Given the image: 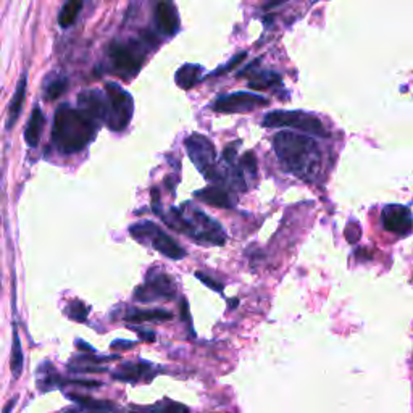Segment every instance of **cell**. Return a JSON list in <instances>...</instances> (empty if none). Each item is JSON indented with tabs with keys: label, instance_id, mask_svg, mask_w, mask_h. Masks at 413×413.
<instances>
[{
	"label": "cell",
	"instance_id": "obj_1",
	"mask_svg": "<svg viewBox=\"0 0 413 413\" xmlns=\"http://www.w3.org/2000/svg\"><path fill=\"white\" fill-rule=\"evenodd\" d=\"M273 147L284 170L306 181H313L322 165V152L312 137L292 131H279Z\"/></svg>",
	"mask_w": 413,
	"mask_h": 413
},
{
	"label": "cell",
	"instance_id": "obj_2",
	"mask_svg": "<svg viewBox=\"0 0 413 413\" xmlns=\"http://www.w3.org/2000/svg\"><path fill=\"white\" fill-rule=\"evenodd\" d=\"M99 123H96L80 108L63 103L57 108L53 120L52 141L62 154H76L86 149L96 137Z\"/></svg>",
	"mask_w": 413,
	"mask_h": 413
},
{
	"label": "cell",
	"instance_id": "obj_3",
	"mask_svg": "<svg viewBox=\"0 0 413 413\" xmlns=\"http://www.w3.org/2000/svg\"><path fill=\"white\" fill-rule=\"evenodd\" d=\"M165 223L202 244L223 245L226 243V233L220 223L191 204L183 205L181 210L171 209V218H165Z\"/></svg>",
	"mask_w": 413,
	"mask_h": 413
},
{
	"label": "cell",
	"instance_id": "obj_4",
	"mask_svg": "<svg viewBox=\"0 0 413 413\" xmlns=\"http://www.w3.org/2000/svg\"><path fill=\"white\" fill-rule=\"evenodd\" d=\"M263 126L267 128H292L312 136L328 137L329 132L319 118L310 115L306 112H288V110H276L270 112L263 118Z\"/></svg>",
	"mask_w": 413,
	"mask_h": 413
},
{
	"label": "cell",
	"instance_id": "obj_5",
	"mask_svg": "<svg viewBox=\"0 0 413 413\" xmlns=\"http://www.w3.org/2000/svg\"><path fill=\"white\" fill-rule=\"evenodd\" d=\"M105 89L108 97L105 118L107 126L116 132L126 130V126L130 125L132 118V113H134V100L115 82H108Z\"/></svg>",
	"mask_w": 413,
	"mask_h": 413
},
{
	"label": "cell",
	"instance_id": "obj_6",
	"mask_svg": "<svg viewBox=\"0 0 413 413\" xmlns=\"http://www.w3.org/2000/svg\"><path fill=\"white\" fill-rule=\"evenodd\" d=\"M176 296V284L168 273L159 268H152L147 273L146 283L136 288L134 299L137 302L171 301Z\"/></svg>",
	"mask_w": 413,
	"mask_h": 413
},
{
	"label": "cell",
	"instance_id": "obj_7",
	"mask_svg": "<svg viewBox=\"0 0 413 413\" xmlns=\"http://www.w3.org/2000/svg\"><path fill=\"white\" fill-rule=\"evenodd\" d=\"M184 146L189 159L193 160V164L197 166L199 171H202L206 179H221V176L215 171L216 152L210 139H206L202 134H191L184 141Z\"/></svg>",
	"mask_w": 413,
	"mask_h": 413
},
{
	"label": "cell",
	"instance_id": "obj_8",
	"mask_svg": "<svg viewBox=\"0 0 413 413\" xmlns=\"http://www.w3.org/2000/svg\"><path fill=\"white\" fill-rule=\"evenodd\" d=\"M136 234L139 240H149L152 247H154L157 252L164 254L165 257L171 260H181L186 257L184 249L181 247L175 239H171L168 234L164 233L155 223H152V221H141L136 228Z\"/></svg>",
	"mask_w": 413,
	"mask_h": 413
},
{
	"label": "cell",
	"instance_id": "obj_9",
	"mask_svg": "<svg viewBox=\"0 0 413 413\" xmlns=\"http://www.w3.org/2000/svg\"><path fill=\"white\" fill-rule=\"evenodd\" d=\"M110 58L116 75L131 80L139 73L144 62V53L132 44H113L110 47Z\"/></svg>",
	"mask_w": 413,
	"mask_h": 413
},
{
	"label": "cell",
	"instance_id": "obj_10",
	"mask_svg": "<svg viewBox=\"0 0 413 413\" xmlns=\"http://www.w3.org/2000/svg\"><path fill=\"white\" fill-rule=\"evenodd\" d=\"M381 221L386 231L401 238H407L413 233V215L409 206L391 204L383 209Z\"/></svg>",
	"mask_w": 413,
	"mask_h": 413
},
{
	"label": "cell",
	"instance_id": "obj_11",
	"mask_svg": "<svg viewBox=\"0 0 413 413\" xmlns=\"http://www.w3.org/2000/svg\"><path fill=\"white\" fill-rule=\"evenodd\" d=\"M267 103L268 100L258 94H252V92H234V94L220 97L213 103V108L220 113H245L267 105Z\"/></svg>",
	"mask_w": 413,
	"mask_h": 413
},
{
	"label": "cell",
	"instance_id": "obj_12",
	"mask_svg": "<svg viewBox=\"0 0 413 413\" xmlns=\"http://www.w3.org/2000/svg\"><path fill=\"white\" fill-rule=\"evenodd\" d=\"M157 370H154V367L150 363H147L144 360H137V362H126L120 365L118 371L112 373V376L118 381H125V383H137V381H150L152 378L157 376Z\"/></svg>",
	"mask_w": 413,
	"mask_h": 413
},
{
	"label": "cell",
	"instance_id": "obj_13",
	"mask_svg": "<svg viewBox=\"0 0 413 413\" xmlns=\"http://www.w3.org/2000/svg\"><path fill=\"white\" fill-rule=\"evenodd\" d=\"M78 108L82 113H86L87 116L92 118L96 123H100L105 121L107 118V102L103 100V97L100 92H97L94 89H89V91H85L81 92L80 97H78Z\"/></svg>",
	"mask_w": 413,
	"mask_h": 413
},
{
	"label": "cell",
	"instance_id": "obj_14",
	"mask_svg": "<svg viewBox=\"0 0 413 413\" xmlns=\"http://www.w3.org/2000/svg\"><path fill=\"white\" fill-rule=\"evenodd\" d=\"M155 23L165 36H173L179 29V17L171 0H160L155 8Z\"/></svg>",
	"mask_w": 413,
	"mask_h": 413
},
{
	"label": "cell",
	"instance_id": "obj_15",
	"mask_svg": "<svg viewBox=\"0 0 413 413\" xmlns=\"http://www.w3.org/2000/svg\"><path fill=\"white\" fill-rule=\"evenodd\" d=\"M65 385V380L58 375L55 371V368L51 362L42 363L37 370V387L39 391L42 392H49L53 389H58V387H63Z\"/></svg>",
	"mask_w": 413,
	"mask_h": 413
},
{
	"label": "cell",
	"instance_id": "obj_16",
	"mask_svg": "<svg viewBox=\"0 0 413 413\" xmlns=\"http://www.w3.org/2000/svg\"><path fill=\"white\" fill-rule=\"evenodd\" d=\"M195 197L211 206H216V209H231L233 206V199H231L228 191L216 188V186H210V188L197 191Z\"/></svg>",
	"mask_w": 413,
	"mask_h": 413
},
{
	"label": "cell",
	"instance_id": "obj_17",
	"mask_svg": "<svg viewBox=\"0 0 413 413\" xmlns=\"http://www.w3.org/2000/svg\"><path fill=\"white\" fill-rule=\"evenodd\" d=\"M26 85H28V76L23 75L19 78L17 91H15V96L12 97V102L8 105V121H7V130H12L17 123L19 113H21L24 97H26Z\"/></svg>",
	"mask_w": 413,
	"mask_h": 413
},
{
	"label": "cell",
	"instance_id": "obj_18",
	"mask_svg": "<svg viewBox=\"0 0 413 413\" xmlns=\"http://www.w3.org/2000/svg\"><path fill=\"white\" fill-rule=\"evenodd\" d=\"M202 71H204V68L200 65L186 63V65H183L178 71H176V75H175L176 85H178L181 89H184V91L193 89V87L199 82Z\"/></svg>",
	"mask_w": 413,
	"mask_h": 413
},
{
	"label": "cell",
	"instance_id": "obj_19",
	"mask_svg": "<svg viewBox=\"0 0 413 413\" xmlns=\"http://www.w3.org/2000/svg\"><path fill=\"white\" fill-rule=\"evenodd\" d=\"M44 121H46V118H44L41 108L36 107L31 113V118H29L26 130H24V141L29 147H37L42 134Z\"/></svg>",
	"mask_w": 413,
	"mask_h": 413
},
{
	"label": "cell",
	"instance_id": "obj_20",
	"mask_svg": "<svg viewBox=\"0 0 413 413\" xmlns=\"http://www.w3.org/2000/svg\"><path fill=\"white\" fill-rule=\"evenodd\" d=\"M173 315L166 310H130L125 319L130 323H146V322H168Z\"/></svg>",
	"mask_w": 413,
	"mask_h": 413
},
{
	"label": "cell",
	"instance_id": "obj_21",
	"mask_svg": "<svg viewBox=\"0 0 413 413\" xmlns=\"http://www.w3.org/2000/svg\"><path fill=\"white\" fill-rule=\"evenodd\" d=\"M10 370L12 376L18 380L23 373V349H21V339H19L17 324L13 326V341H12V357H10Z\"/></svg>",
	"mask_w": 413,
	"mask_h": 413
},
{
	"label": "cell",
	"instance_id": "obj_22",
	"mask_svg": "<svg viewBox=\"0 0 413 413\" xmlns=\"http://www.w3.org/2000/svg\"><path fill=\"white\" fill-rule=\"evenodd\" d=\"M82 8V0H68V2L62 7L60 17H58V23L62 28H70L71 24H75L78 15H80Z\"/></svg>",
	"mask_w": 413,
	"mask_h": 413
},
{
	"label": "cell",
	"instance_id": "obj_23",
	"mask_svg": "<svg viewBox=\"0 0 413 413\" xmlns=\"http://www.w3.org/2000/svg\"><path fill=\"white\" fill-rule=\"evenodd\" d=\"M68 399L76 402L81 409H87V410H100V412H113L115 410V404L112 402H105V401H96L91 399V397H85V396H76V394H68Z\"/></svg>",
	"mask_w": 413,
	"mask_h": 413
},
{
	"label": "cell",
	"instance_id": "obj_24",
	"mask_svg": "<svg viewBox=\"0 0 413 413\" xmlns=\"http://www.w3.org/2000/svg\"><path fill=\"white\" fill-rule=\"evenodd\" d=\"M279 82H281V78H279V75H276V73L262 71V73H257V75H254L252 80L249 81V87L254 91H265L274 85H279Z\"/></svg>",
	"mask_w": 413,
	"mask_h": 413
},
{
	"label": "cell",
	"instance_id": "obj_25",
	"mask_svg": "<svg viewBox=\"0 0 413 413\" xmlns=\"http://www.w3.org/2000/svg\"><path fill=\"white\" fill-rule=\"evenodd\" d=\"M67 86H68L67 80H63V78H57V80L49 82L46 87V92H44V97H46L49 102L57 100L58 97H60L63 92L67 91Z\"/></svg>",
	"mask_w": 413,
	"mask_h": 413
},
{
	"label": "cell",
	"instance_id": "obj_26",
	"mask_svg": "<svg viewBox=\"0 0 413 413\" xmlns=\"http://www.w3.org/2000/svg\"><path fill=\"white\" fill-rule=\"evenodd\" d=\"M68 317L71 319H75L78 323H85L87 319V313H89V307L85 306V302L81 301H73L68 304L67 308Z\"/></svg>",
	"mask_w": 413,
	"mask_h": 413
},
{
	"label": "cell",
	"instance_id": "obj_27",
	"mask_svg": "<svg viewBox=\"0 0 413 413\" xmlns=\"http://www.w3.org/2000/svg\"><path fill=\"white\" fill-rule=\"evenodd\" d=\"M240 168L247 171L249 175L255 176L257 175V160H255V155L252 152H247L243 159H240Z\"/></svg>",
	"mask_w": 413,
	"mask_h": 413
},
{
	"label": "cell",
	"instance_id": "obj_28",
	"mask_svg": "<svg viewBox=\"0 0 413 413\" xmlns=\"http://www.w3.org/2000/svg\"><path fill=\"white\" fill-rule=\"evenodd\" d=\"M245 57H247V53H245V52H240L239 55H236V57L233 58V60H231V62L228 63V65H225L223 68H220V70H216V71L213 73V75H215V76H218V75H223V73L231 71V70H233V68H236L238 65H240V63L244 62V58H245Z\"/></svg>",
	"mask_w": 413,
	"mask_h": 413
},
{
	"label": "cell",
	"instance_id": "obj_29",
	"mask_svg": "<svg viewBox=\"0 0 413 413\" xmlns=\"http://www.w3.org/2000/svg\"><path fill=\"white\" fill-rule=\"evenodd\" d=\"M195 278H197L199 281H202L206 288L213 289L215 292H223V284L218 283V281H215V279L209 278V276H206V274L197 272V273H195Z\"/></svg>",
	"mask_w": 413,
	"mask_h": 413
},
{
	"label": "cell",
	"instance_id": "obj_30",
	"mask_svg": "<svg viewBox=\"0 0 413 413\" xmlns=\"http://www.w3.org/2000/svg\"><path fill=\"white\" fill-rule=\"evenodd\" d=\"M161 405H164L166 413H191L188 407L179 404V402H171L168 399H165L164 402H161Z\"/></svg>",
	"mask_w": 413,
	"mask_h": 413
},
{
	"label": "cell",
	"instance_id": "obj_31",
	"mask_svg": "<svg viewBox=\"0 0 413 413\" xmlns=\"http://www.w3.org/2000/svg\"><path fill=\"white\" fill-rule=\"evenodd\" d=\"M128 413H166V412L160 402V404H155L154 407H134V409Z\"/></svg>",
	"mask_w": 413,
	"mask_h": 413
},
{
	"label": "cell",
	"instance_id": "obj_32",
	"mask_svg": "<svg viewBox=\"0 0 413 413\" xmlns=\"http://www.w3.org/2000/svg\"><path fill=\"white\" fill-rule=\"evenodd\" d=\"M132 331H134L137 336H139L142 341L146 342H154L155 341V333L154 331H149V329L146 328H132Z\"/></svg>",
	"mask_w": 413,
	"mask_h": 413
},
{
	"label": "cell",
	"instance_id": "obj_33",
	"mask_svg": "<svg viewBox=\"0 0 413 413\" xmlns=\"http://www.w3.org/2000/svg\"><path fill=\"white\" fill-rule=\"evenodd\" d=\"M236 147H238V144H231V146H228V147H226V149H225V152H223V159H225L226 164H229V165H233V164H234L236 154H238V149H236Z\"/></svg>",
	"mask_w": 413,
	"mask_h": 413
},
{
	"label": "cell",
	"instance_id": "obj_34",
	"mask_svg": "<svg viewBox=\"0 0 413 413\" xmlns=\"http://www.w3.org/2000/svg\"><path fill=\"white\" fill-rule=\"evenodd\" d=\"M346 236H347L349 243H355V240L360 238V228H358V225L353 223L351 226H347Z\"/></svg>",
	"mask_w": 413,
	"mask_h": 413
},
{
	"label": "cell",
	"instance_id": "obj_35",
	"mask_svg": "<svg viewBox=\"0 0 413 413\" xmlns=\"http://www.w3.org/2000/svg\"><path fill=\"white\" fill-rule=\"evenodd\" d=\"M132 347H134V342L131 341H120V339H118V341L112 342L113 351H130Z\"/></svg>",
	"mask_w": 413,
	"mask_h": 413
},
{
	"label": "cell",
	"instance_id": "obj_36",
	"mask_svg": "<svg viewBox=\"0 0 413 413\" xmlns=\"http://www.w3.org/2000/svg\"><path fill=\"white\" fill-rule=\"evenodd\" d=\"M181 313H183V319H184V322H188V323H189L191 331H193V322H191L189 307H188V302H186V299H183V301H181Z\"/></svg>",
	"mask_w": 413,
	"mask_h": 413
},
{
	"label": "cell",
	"instance_id": "obj_37",
	"mask_svg": "<svg viewBox=\"0 0 413 413\" xmlns=\"http://www.w3.org/2000/svg\"><path fill=\"white\" fill-rule=\"evenodd\" d=\"M76 347L80 349V351H82V352H89V353H96V349L94 347H91L89 344H86L85 341H81V339H78V342H76Z\"/></svg>",
	"mask_w": 413,
	"mask_h": 413
},
{
	"label": "cell",
	"instance_id": "obj_38",
	"mask_svg": "<svg viewBox=\"0 0 413 413\" xmlns=\"http://www.w3.org/2000/svg\"><path fill=\"white\" fill-rule=\"evenodd\" d=\"M62 413H110V412H100V410H87V409H70V410H65Z\"/></svg>",
	"mask_w": 413,
	"mask_h": 413
},
{
	"label": "cell",
	"instance_id": "obj_39",
	"mask_svg": "<svg viewBox=\"0 0 413 413\" xmlns=\"http://www.w3.org/2000/svg\"><path fill=\"white\" fill-rule=\"evenodd\" d=\"M284 2H286V0H268V2L265 3V10L274 8V7H278V5H281Z\"/></svg>",
	"mask_w": 413,
	"mask_h": 413
},
{
	"label": "cell",
	"instance_id": "obj_40",
	"mask_svg": "<svg viewBox=\"0 0 413 413\" xmlns=\"http://www.w3.org/2000/svg\"><path fill=\"white\" fill-rule=\"evenodd\" d=\"M15 405H17V397H13V399H12V401H10V402H8V404L3 407V410H2V413H12V410H13V407H15Z\"/></svg>",
	"mask_w": 413,
	"mask_h": 413
}]
</instances>
